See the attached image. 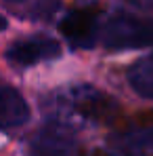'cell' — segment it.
Segmentation results:
<instances>
[{
    "label": "cell",
    "mask_w": 153,
    "mask_h": 156,
    "mask_svg": "<svg viewBox=\"0 0 153 156\" xmlns=\"http://www.w3.org/2000/svg\"><path fill=\"white\" fill-rule=\"evenodd\" d=\"M107 51L143 49L153 44V19L138 17L126 11H115L99 32Z\"/></svg>",
    "instance_id": "cell-1"
},
{
    "label": "cell",
    "mask_w": 153,
    "mask_h": 156,
    "mask_svg": "<svg viewBox=\"0 0 153 156\" xmlns=\"http://www.w3.org/2000/svg\"><path fill=\"white\" fill-rule=\"evenodd\" d=\"M51 105L55 110H61L63 116L69 112H78L84 118H103L111 114V110L115 108V101L109 99L105 93L97 91L95 87L80 84L63 93H55Z\"/></svg>",
    "instance_id": "cell-2"
},
{
    "label": "cell",
    "mask_w": 153,
    "mask_h": 156,
    "mask_svg": "<svg viewBox=\"0 0 153 156\" xmlns=\"http://www.w3.org/2000/svg\"><path fill=\"white\" fill-rule=\"evenodd\" d=\"M59 30L74 49L82 51L92 49L101 32V9L99 6L74 9L72 13L65 15V19H61Z\"/></svg>",
    "instance_id": "cell-3"
},
{
    "label": "cell",
    "mask_w": 153,
    "mask_h": 156,
    "mask_svg": "<svg viewBox=\"0 0 153 156\" xmlns=\"http://www.w3.org/2000/svg\"><path fill=\"white\" fill-rule=\"evenodd\" d=\"M29 156H80V150L65 122H51L34 135Z\"/></svg>",
    "instance_id": "cell-4"
},
{
    "label": "cell",
    "mask_w": 153,
    "mask_h": 156,
    "mask_svg": "<svg viewBox=\"0 0 153 156\" xmlns=\"http://www.w3.org/2000/svg\"><path fill=\"white\" fill-rule=\"evenodd\" d=\"M6 59L17 68H29L40 61H51L61 57V44L55 38L34 36L25 40H17L6 49Z\"/></svg>",
    "instance_id": "cell-5"
},
{
    "label": "cell",
    "mask_w": 153,
    "mask_h": 156,
    "mask_svg": "<svg viewBox=\"0 0 153 156\" xmlns=\"http://www.w3.org/2000/svg\"><path fill=\"white\" fill-rule=\"evenodd\" d=\"M29 120V105L23 95L8 87L0 84V129H15Z\"/></svg>",
    "instance_id": "cell-6"
},
{
    "label": "cell",
    "mask_w": 153,
    "mask_h": 156,
    "mask_svg": "<svg viewBox=\"0 0 153 156\" xmlns=\"http://www.w3.org/2000/svg\"><path fill=\"white\" fill-rule=\"evenodd\" d=\"M120 156H153V127H141L122 135L118 144Z\"/></svg>",
    "instance_id": "cell-7"
},
{
    "label": "cell",
    "mask_w": 153,
    "mask_h": 156,
    "mask_svg": "<svg viewBox=\"0 0 153 156\" xmlns=\"http://www.w3.org/2000/svg\"><path fill=\"white\" fill-rule=\"evenodd\" d=\"M128 82L136 95L145 99H153V53L130 66Z\"/></svg>",
    "instance_id": "cell-8"
},
{
    "label": "cell",
    "mask_w": 153,
    "mask_h": 156,
    "mask_svg": "<svg viewBox=\"0 0 153 156\" xmlns=\"http://www.w3.org/2000/svg\"><path fill=\"white\" fill-rule=\"evenodd\" d=\"M130 2L136 6H143V9H153V0H130Z\"/></svg>",
    "instance_id": "cell-9"
},
{
    "label": "cell",
    "mask_w": 153,
    "mask_h": 156,
    "mask_svg": "<svg viewBox=\"0 0 153 156\" xmlns=\"http://www.w3.org/2000/svg\"><path fill=\"white\" fill-rule=\"evenodd\" d=\"M6 27H8V21H6V19L0 15V32H2V30H6Z\"/></svg>",
    "instance_id": "cell-10"
},
{
    "label": "cell",
    "mask_w": 153,
    "mask_h": 156,
    "mask_svg": "<svg viewBox=\"0 0 153 156\" xmlns=\"http://www.w3.org/2000/svg\"><path fill=\"white\" fill-rule=\"evenodd\" d=\"M4 2H23V0H4Z\"/></svg>",
    "instance_id": "cell-11"
}]
</instances>
